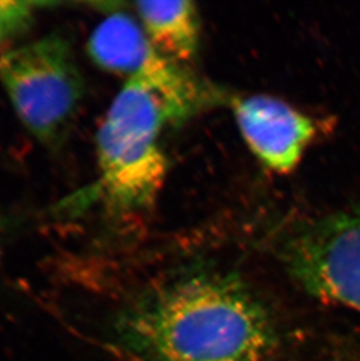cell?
<instances>
[{"label": "cell", "instance_id": "cell-1", "mask_svg": "<svg viewBox=\"0 0 360 361\" xmlns=\"http://www.w3.org/2000/svg\"><path fill=\"white\" fill-rule=\"evenodd\" d=\"M119 348L140 361H274L275 322L235 273L198 268L153 283L123 307Z\"/></svg>", "mask_w": 360, "mask_h": 361}, {"label": "cell", "instance_id": "cell-2", "mask_svg": "<svg viewBox=\"0 0 360 361\" xmlns=\"http://www.w3.org/2000/svg\"><path fill=\"white\" fill-rule=\"evenodd\" d=\"M174 117L162 96L138 75L128 79L97 133L99 190L119 212L152 206L167 177L158 135Z\"/></svg>", "mask_w": 360, "mask_h": 361}, {"label": "cell", "instance_id": "cell-3", "mask_svg": "<svg viewBox=\"0 0 360 361\" xmlns=\"http://www.w3.org/2000/svg\"><path fill=\"white\" fill-rule=\"evenodd\" d=\"M0 83L21 122L47 145L65 136L85 89L72 47L58 35L1 53Z\"/></svg>", "mask_w": 360, "mask_h": 361}, {"label": "cell", "instance_id": "cell-4", "mask_svg": "<svg viewBox=\"0 0 360 361\" xmlns=\"http://www.w3.org/2000/svg\"><path fill=\"white\" fill-rule=\"evenodd\" d=\"M280 256L306 293L360 314V209L299 226L281 243Z\"/></svg>", "mask_w": 360, "mask_h": 361}, {"label": "cell", "instance_id": "cell-5", "mask_svg": "<svg viewBox=\"0 0 360 361\" xmlns=\"http://www.w3.org/2000/svg\"><path fill=\"white\" fill-rule=\"evenodd\" d=\"M232 108L249 150L276 173L292 172L318 133L313 117L272 96L234 99Z\"/></svg>", "mask_w": 360, "mask_h": 361}, {"label": "cell", "instance_id": "cell-6", "mask_svg": "<svg viewBox=\"0 0 360 361\" xmlns=\"http://www.w3.org/2000/svg\"><path fill=\"white\" fill-rule=\"evenodd\" d=\"M143 30L151 44L174 61H190L197 54L200 21L193 3L140 1L136 4Z\"/></svg>", "mask_w": 360, "mask_h": 361}, {"label": "cell", "instance_id": "cell-7", "mask_svg": "<svg viewBox=\"0 0 360 361\" xmlns=\"http://www.w3.org/2000/svg\"><path fill=\"white\" fill-rule=\"evenodd\" d=\"M88 51L96 65L131 78L143 68L157 48L133 18L116 13L92 32Z\"/></svg>", "mask_w": 360, "mask_h": 361}, {"label": "cell", "instance_id": "cell-8", "mask_svg": "<svg viewBox=\"0 0 360 361\" xmlns=\"http://www.w3.org/2000/svg\"><path fill=\"white\" fill-rule=\"evenodd\" d=\"M35 5L25 1L0 0V44L20 33L31 24Z\"/></svg>", "mask_w": 360, "mask_h": 361}]
</instances>
